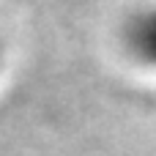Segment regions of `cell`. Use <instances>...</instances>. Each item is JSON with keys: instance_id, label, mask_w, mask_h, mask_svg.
Returning <instances> with one entry per match:
<instances>
[{"instance_id": "6da1fadb", "label": "cell", "mask_w": 156, "mask_h": 156, "mask_svg": "<svg viewBox=\"0 0 156 156\" xmlns=\"http://www.w3.org/2000/svg\"><path fill=\"white\" fill-rule=\"evenodd\" d=\"M126 49L143 63L156 69V3L140 5L123 25Z\"/></svg>"}, {"instance_id": "7a4b0ae2", "label": "cell", "mask_w": 156, "mask_h": 156, "mask_svg": "<svg viewBox=\"0 0 156 156\" xmlns=\"http://www.w3.org/2000/svg\"><path fill=\"white\" fill-rule=\"evenodd\" d=\"M0 60H3V47H0Z\"/></svg>"}]
</instances>
